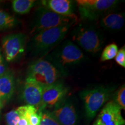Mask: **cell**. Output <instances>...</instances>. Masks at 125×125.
Segmentation results:
<instances>
[{
	"label": "cell",
	"mask_w": 125,
	"mask_h": 125,
	"mask_svg": "<svg viewBox=\"0 0 125 125\" xmlns=\"http://www.w3.org/2000/svg\"><path fill=\"white\" fill-rule=\"evenodd\" d=\"M75 24L52 28L32 35L29 49L35 56H43L58 46Z\"/></svg>",
	"instance_id": "1"
},
{
	"label": "cell",
	"mask_w": 125,
	"mask_h": 125,
	"mask_svg": "<svg viewBox=\"0 0 125 125\" xmlns=\"http://www.w3.org/2000/svg\"><path fill=\"white\" fill-rule=\"evenodd\" d=\"M47 59L64 74L65 68L81 64L85 60V56L77 45L71 41L66 40L56 46Z\"/></svg>",
	"instance_id": "2"
},
{
	"label": "cell",
	"mask_w": 125,
	"mask_h": 125,
	"mask_svg": "<svg viewBox=\"0 0 125 125\" xmlns=\"http://www.w3.org/2000/svg\"><path fill=\"white\" fill-rule=\"evenodd\" d=\"M76 21L77 17L75 15L71 16L60 15L46 8L40 7L35 10L31 24L30 34L34 35L52 28L75 24Z\"/></svg>",
	"instance_id": "3"
},
{
	"label": "cell",
	"mask_w": 125,
	"mask_h": 125,
	"mask_svg": "<svg viewBox=\"0 0 125 125\" xmlns=\"http://www.w3.org/2000/svg\"><path fill=\"white\" fill-rule=\"evenodd\" d=\"M62 74L58 67L51 61L38 59L30 65L27 78L35 81L43 88L57 82Z\"/></svg>",
	"instance_id": "4"
},
{
	"label": "cell",
	"mask_w": 125,
	"mask_h": 125,
	"mask_svg": "<svg viewBox=\"0 0 125 125\" xmlns=\"http://www.w3.org/2000/svg\"><path fill=\"white\" fill-rule=\"evenodd\" d=\"M71 37L81 48L92 54L100 51L104 43L102 34L97 28L90 24L77 25L71 31Z\"/></svg>",
	"instance_id": "5"
},
{
	"label": "cell",
	"mask_w": 125,
	"mask_h": 125,
	"mask_svg": "<svg viewBox=\"0 0 125 125\" xmlns=\"http://www.w3.org/2000/svg\"><path fill=\"white\" fill-rule=\"evenodd\" d=\"M113 91V87L97 86L79 92V96L84 104L86 116L89 120H92L96 116L101 107L110 97Z\"/></svg>",
	"instance_id": "6"
},
{
	"label": "cell",
	"mask_w": 125,
	"mask_h": 125,
	"mask_svg": "<svg viewBox=\"0 0 125 125\" xmlns=\"http://www.w3.org/2000/svg\"><path fill=\"white\" fill-rule=\"evenodd\" d=\"M120 3L118 0H77L79 15L87 21L97 20L107 15Z\"/></svg>",
	"instance_id": "7"
},
{
	"label": "cell",
	"mask_w": 125,
	"mask_h": 125,
	"mask_svg": "<svg viewBox=\"0 0 125 125\" xmlns=\"http://www.w3.org/2000/svg\"><path fill=\"white\" fill-rule=\"evenodd\" d=\"M68 92V87L64 85L63 83L59 81L43 87L42 93L41 105L38 111H42L46 107H54L64 99Z\"/></svg>",
	"instance_id": "8"
},
{
	"label": "cell",
	"mask_w": 125,
	"mask_h": 125,
	"mask_svg": "<svg viewBox=\"0 0 125 125\" xmlns=\"http://www.w3.org/2000/svg\"><path fill=\"white\" fill-rule=\"evenodd\" d=\"M26 35L23 33L9 34L2 38V46L6 60H15L24 51Z\"/></svg>",
	"instance_id": "9"
},
{
	"label": "cell",
	"mask_w": 125,
	"mask_h": 125,
	"mask_svg": "<svg viewBox=\"0 0 125 125\" xmlns=\"http://www.w3.org/2000/svg\"><path fill=\"white\" fill-rule=\"evenodd\" d=\"M51 113L60 125H78V114L71 100H62L54 106Z\"/></svg>",
	"instance_id": "10"
},
{
	"label": "cell",
	"mask_w": 125,
	"mask_h": 125,
	"mask_svg": "<svg viewBox=\"0 0 125 125\" xmlns=\"http://www.w3.org/2000/svg\"><path fill=\"white\" fill-rule=\"evenodd\" d=\"M122 108L114 101L107 103L92 125H125Z\"/></svg>",
	"instance_id": "11"
},
{
	"label": "cell",
	"mask_w": 125,
	"mask_h": 125,
	"mask_svg": "<svg viewBox=\"0 0 125 125\" xmlns=\"http://www.w3.org/2000/svg\"><path fill=\"white\" fill-rule=\"evenodd\" d=\"M43 87L32 79L26 78L21 93L23 100L27 105L40 109L42 102Z\"/></svg>",
	"instance_id": "12"
},
{
	"label": "cell",
	"mask_w": 125,
	"mask_h": 125,
	"mask_svg": "<svg viewBox=\"0 0 125 125\" xmlns=\"http://www.w3.org/2000/svg\"><path fill=\"white\" fill-rule=\"evenodd\" d=\"M41 3L42 7L60 15L71 16L75 15L76 1L71 0H44Z\"/></svg>",
	"instance_id": "13"
},
{
	"label": "cell",
	"mask_w": 125,
	"mask_h": 125,
	"mask_svg": "<svg viewBox=\"0 0 125 125\" xmlns=\"http://www.w3.org/2000/svg\"><path fill=\"white\" fill-rule=\"evenodd\" d=\"M15 88V78L10 72L7 71L0 77V100L2 103L9 100L13 96Z\"/></svg>",
	"instance_id": "14"
},
{
	"label": "cell",
	"mask_w": 125,
	"mask_h": 125,
	"mask_svg": "<svg viewBox=\"0 0 125 125\" xmlns=\"http://www.w3.org/2000/svg\"><path fill=\"white\" fill-rule=\"evenodd\" d=\"M125 18V13H109L101 18L100 24L107 30L118 31L123 27Z\"/></svg>",
	"instance_id": "15"
},
{
	"label": "cell",
	"mask_w": 125,
	"mask_h": 125,
	"mask_svg": "<svg viewBox=\"0 0 125 125\" xmlns=\"http://www.w3.org/2000/svg\"><path fill=\"white\" fill-rule=\"evenodd\" d=\"M35 2L34 0H14L12 1V8L16 13L26 14L30 11Z\"/></svg>",
	"instance_id": "16"
},
{
	"label": "cell",
	"mask_w": 125,
	"mask_h": 125,
	"mask_svg": "<svg viewBox=\"0 0 125 125\" xmlns=\"http://www.w3.org/2000/svg\"><path fill=\"white\" fill-rule=\"evenodd\" d=\"M18 23V20L15 17L0 9V30L15 27Z\"/></svg>",
	"instance_id": "17"
},
{
	"label": "cell",
	"mask_w": 125,
	"mask_h": 125,
	"mask_svg": "<svg viewBox=\"0 0 125 125\" xmlns=\"http://www.w3.org/2000/svg\"><path fill=\"white\" fill-rule=\"evenodd\" d=\"M118 51V46L115 43H111L107 45L103 50L101 56V61L110 60L115 58Z\"/></svg>",
	"instance_id": "18"
},
{
	"label": "cell",
	"mask_w": 125,
	"mask_h": 125,
	"mask_svg": "<svg viewBox=\"0 0 125 125\" xmlns=\"http://www.w3.org/2000/svg\"><path fill=\"white\" fill-rule=\"evenodd\" d=\"M40 125H60L56 121L51 112L46 110L42 111V118Z\"/></svg>",
	"instance_id": "19"
},
{
	"label": "cell",
	"mask_w": 125,
	"mask_h": 125,
	"mask_svg": "<svg viewBox=\"0 0 125 125\" xmlns=\"http://www.w3.org/2000/svg\"><path fill=\"white\" fill-rule=\"evenodd\" d=\"M115 101L122 109H125V87L123 85L116 92L115 95Z\"/></svg>",
	"instance_id": "20"
},
{
	"label": "cell",
	"mask_w": 125,
	"mask_h": 125,
	"mask_svg": "<svg viewBox=\"0 0 125 125\" xmlns=\"http://www.w3.org/2000/svg\"><path fill=\"white\" fill-rule=\"evenodd\" d=\"M20 118L16 109L12 110L6 114L5 119L8 125H17Z\"/></svg>",
	"instance_id": "21"
},
{
	"label": "cell",
	"mask_w": 125,
	"mask_h": 125,
	"mask_svg": "<svg viewBox=\"0 0 125 125\" xmlns=\"http://www.w3.org/2000/svg\"><path fill=\"white\" fill-rule=\"evenodd\" d=\"M115 60L117 63L123 68L125 67V47L122 48L119 51H118L116 56H115Z\"/></svg>",
	"instance_id": "22"
},
{
	"label": "cell",
	"mask_w": 125,
	"mask_h": 125,
	"mask_svg": "<svg viewBox=\"0 0 125 125\" xmlns=\"http://www.w3.org/2000/svg\"><path fill=\"white\" fill-rule=\"evenodd\" d=\"M7 72V67L5 65L4 62H3V59L2 56L0 57V77L4 75Z\"/></svg>",
	"instance_id": "23"
},
{
	"label": "cell",
	"mask_w": 125,
	"mask_h": 125,
	"mask_svg": "<svg viewBox=\"0 0 125 125\" xmlns=\"http://www.w3.org/2000/svg\"><path fill=\"white\" fill-rule=\"evenodd\" d=\"M29 125V122H28L27 120L26 119V118L23 116H20L17 125Z\"/></svg>",
	"instance_id": "24"
},
{
	"label": "cell",
	"mask_w": 125,
	"mask_h": 125,
	"mask_svg": "<svg viewBox=\"0 0 125 125\" xmlns=\"http://www.w3.org/2000/svg\"><path fill=\"white\" fill-rule=\"evenodd\" d=\"M2 103L1 101V100H0V109H1V108L2 107Z\"/></svg>",
	"instance_id": "25"
},
{
	"label": "cell",
	"mask_w": 125,
	"mask_h": 125,
	"mask_svg": "<svg viewBox=\"0 0 125 125\" xmlns=\"http://www.w3.org/2000/svg\"></svg>",
	"instance_id": "26"
}]
</instances>
